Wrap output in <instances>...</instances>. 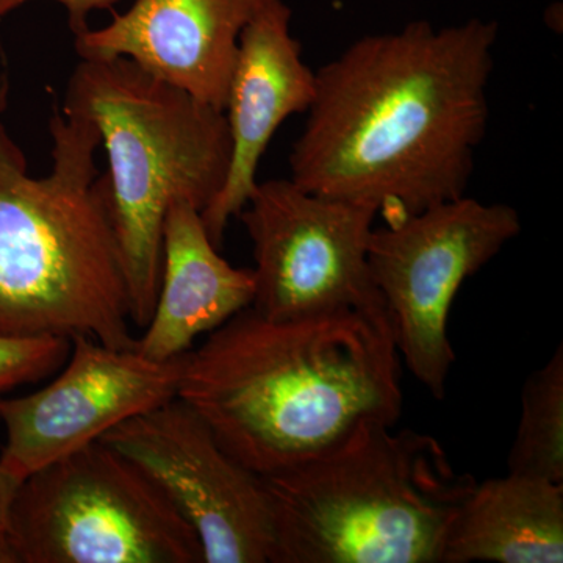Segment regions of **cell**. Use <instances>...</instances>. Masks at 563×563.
Listing matches in <instances>:
<instances>
[{
  "label": "cell",
  "mask_w": 563,
  "mask_h": 563,
  "mask_svg": "<svg viewBox=\"0 0 563 563\" xmlns=\"http://www.w3.org/2000/svg\"><path fill=\"white\" fill-rule=\"evenodd\" d=\"M254 251L255 312L298 320L387 313L369 269L377 213L288 179L258 181L240 211Z\"/></svg>",
  "instance_id": "ba28073f"
},
{
  "label": "cell",
  "mask_w": 563,
  "mask_h": 563,
  "mask_svg": "<svg viewBox=\"0 0 563 563\" xmlns=\"http://www.w3.org/2000/svg\"><path fill=\"white\" fill-rule=\"evenodd\" d=\"M63 111L87 118L101 135L129 312L144 329L161 287L166 211L187 202L202 213L228 177L232 146L224 111L122 57L80 58Z\"/></svg>",
  "instance_id": "5b68a950"
},
{
  "label": "cell",
  "mask_w": 563,
  "mask_h": 563,
  "mask_svg": "<svg viewBox=\"0 0 563 563\" xmlns=\"http://www.w3.org/2000/svg\"><path fill=\"white\" fill-rule=\"evenodd\" d=\"M252 268L224 261L201 211L174 202L163 224L162 276L154 312L135 350L155 362L179 358L254 299Z\"/></svg>",
  "instance_id": "4fadbf2b"
},
{
  "label": "cell",
  "mask_w": 563,
  "mask_h": 563,
  "mask_svg": "<svg viewBox=\"0 0 563 563\" xmlns=\"http://www.w3.org/2000/svg\"><path fill=\"white\" fill-rule=\"evenodd\" d=\"M20 483V477L14 476L13 473L0 465V539H2V533L5 531L11 501H13L14 493H16Z\"/></svg>",
  "instance_id": "ac0fdd59"
},
{
  "label": "cell",
  "mask_w": 563,
  "mask_h": 563,
  "mask_svg": "<svg viewBox=\"0 0 563 563\" xmlns=\"http://www.w3.org/2000/svg\"><path fill=\"white\" fill-rule=\"evenodd\" d=\"M401 355L387 313L272 320L246 307L184 355L177 398L257 476L339 446L402 412Z\"/></svg>",
  "instance_id": "7a4b0ae2"
},
{
  "label": "cell",
  "mask_w": 563,
  "mask_h": 563,
  "mask_svg": "<svg viewBox=\"0 0 563 563\" xmlns=\"http://www.w3.org/2000/svg\"><path fill=\"white\" fill-rule=\"evenodd\" d=\"M507 468L563 484V346L526 379Z\"/></svg>",
  "instance_id": "9a60e30c"
},
{
  "label": "cell",
  "mask_w": 563,
  "mask_h": 563,
  "mask_svg": "<svg viewBox=\"0 0 563 563\" xmlns=\"http://www.w3.org/2000/svg\"><path fill=\"white\" fill-rule=\"evenodd\" d=\"M10 80L0 74V335H88L132 350L128 288L98 172V129L54 106L52 168L33 177L7 131Z\"/></svg>",
  "instance_id": "3957f363"
},
{
  "label": "cell",
  "mask_w": 563,
  "mask_h": 563,
  "mask_svg": "<svg viewBox=\"0 0 563 563\" xmlns=\"http://www.w3.org/2000/svg\"><path fill=\"white\" fill-rule=\"evenodd\" d=\"M0 563H203V551L157 485L98 440L21 481Z\"/></svg>",
  "instance_id": "8992f818"
},
{
  "label": "cell",
  "mask_w": 563,
  "mask_h": 563,
  "mask_svg": "<svg viewBox=\"0 0 563 563\" xmlns=\"http://www.w3.org/2000/svg\"><path fill=\"white\" fill-rule=\"evenodd\" d=\"M496 21H412L352 41L317 74L290 179L385 224L466 195L490 120Z\"/></svg>",
  "instance_id": "6da1fadb"
},
{
  "label": "cell",
  "mask_w": 563,
  "mask_h": 563,
  "mask_svg": "<svg viewBox=\"0 0 563 563\" xmlns=\"http://www.w3.org/2000/svg\"><path fill=\"white\" fill-rule=\"evenodd\" d=\"M63 372L38 391L3 398L7 440L0 465L24 479L101 440L107 432L177 398L184 355L169 362L117 350L88 335L70 339Z\"/></svg>",
  "instance_id": "30bf717a"
},
{
  "label": "cell",
  "mask_w": 563,
  "mask_h": 563,
  "mask_svg": "<svg viewBox=\"0 0 563 563\" xmlns=\"http://www.w3.org/2000/svg\"><path fill=\"white\" fill-rule=\"evenodd\" d=\"M70 340L63 336L0 335V396L38 383L68 358Z\"/></svg>",
  "instance_id": "2e32d148"
},
{
  "label": "cell",
  "mask_w": 563,
  "mask_h": 563,
  "mask_svg": "<svg viewBox=\"0 0 563 563\" xmlns=\"http://www.w3.org/2000/svg\"><path fill=\"white\" fill-rule=\"evenodd\" d=\"M29 2H33V0H0V20L10 11L20 9L21 5ZM51 2L58 3L66 10L70 31L77 35V33L87 31L88 16L92 11L110 9L120 0H51Z\"/></svg>",
  "instance_id": "e0dca14e"
},
{
  "label": "cell",
  "mask_w": 563,
  "mask_h": 563,
  "mask_svg": "<svg viewBox=\"0 0 563 563\" xmlns=\"http://www.w3.org/2000/svg\"><path fill=\"white\" fill-rule=\"evenodd\" d=\"M157 485L198 536L203 563H269L273 525L262 477L233 459L180 398L102 437Z\"/></svg>",
  "instance_id": "9c48e42d"
},
{
  "label": "cell",
  "mask_w": 563,
  "mask_h": 563,
  "mask_svg": "<svg viewBox=\"0 0 563 563\" xmlns=\"http://www.w3.org/2000/svg\"><path fill=\"white\" fill-rule=\"evenodd\" d=\"M272 0H135L77 33L80 58H128L155 79L224 111L240 38Z\"/></svg>",
  "instance_id": "8fae6325"
},
{
  "label": "cell",
  "mask_w": 563,
  "mask_h": 563,
  "mask_svg": "<svg viewBox=\"0 0 563 563\" xmlns=\"http://www.w3.org/2000/svg\"><path fill=\"white\" fill-rule=\"evenodd\" d=\"M521 232L520 213L470 196L374 229L368 262L401 361L433 398L446 395L455 362L448 336L462 285Z\"/></svg>",
  "instance_id": "52a82bcc"
},
{
  "label": "cell",
  "mask_w": 563,
  "mask_h": 563,
  "mask_svg": "<svg viewBox=\"0 0 563 563\" xmlns=\"http://www.w3.org/2000/svg\"><path fill=\"white\" fill-rule=\"evenodd\" d=\"M562 563L563 484L507 473L473 485L442 563Z\"/></svg>",
  "instance_id": "5bb4252c"
},
{
  "label": "cell",
  "mask_w": 563,
  "mask_h": 563,
  "mask_svg": "<svg viewBox=\"0 0 563 563\" xmlns=\"http://www.w3.org/2000/svg\"><path fill=\"white\" fill-rule=\"evenodd\" d=\"M369 422L339 446L261 476L273 525L269 563H442L476 479L439 440Z\"/></svg>",
  "instance_id": "277c9868"
},
{
  "label": "cell",
  "mask_w": 563,
  "mask_h": 563,
  "mask_svg": "<svg viewBox=\"0 0 563 563\" xmlns=\"http://www.w3.org/2000/svg\"><path fill=\"white\" fill-rule=\"evenodd\" d=\"M291 9L272 0L246 25L229 85L224 117L231 135V165L221 191L202 211L211 242L221 246L225 229L257 187L262 157L282 124L306 113L317 91V74L291 35Z\"/></svg>",
  "instance_id": "7c38bea8"
}]
</instances>
